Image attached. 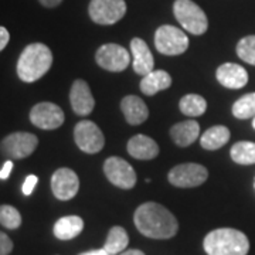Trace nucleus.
<instances>
[{"instance_id": "obj_1", "label": "nucleus", "mask_w": 255, "mask_h": 255, "mask_svg": "<svg viewBox=\"0 0 255 255\" xmlns=\"http://www.w3.org/2000/svg\"><path fill=\"white\" fill-rule=\"evenodd\" d=\"M135 226L140 234L155 240H167L176 236L179 223L164 206L153 201L140 204L133 216Z\"/></svg>"}, {"instance_id": "obj_2", "label": "nucleus", "mask_w": 255, "mask_h": 255, "mask_svg": "<svg viewBox=\"0 0 255 255\" xmlns=\"http://www.w3.org/2000/svg\"><path fill=\"white\" fill-rule=\"evenodd\" d=\"M53 64V53L43 43L28 44L17 61V75L21 81L34 82L40 80Z\"/></svg>"}, {"instance_id": "obj_3", "label": "nucleus", "mask_w": 255, "mask_h": 255, "mask_svg": "<svg viewBox=\"0 0 255 255\" xmlns=\"http://www.w3.org/2000/svg\"><path fill=\"white\" fill-rule=\"evenodd\" d=\"M204 251L209 255H247L250 241L244 233L234 228H217L204 238Z\"/></svg>"}, {"instance_id": "obj_4", "label": "nucleus", "mask_w": 255, "mask_h": 255, "mask_svg": "<svg viewBox=\"0 0 255 255\" xmlns=\"http://www.w3.org/2000/svg\"><path fill=\"white\" fill-rule=\"evenodd\" d=\"M174 17L186 31L201 36L209 28V20L199 4L191 0H176L173 4Z\"/></svg>"}, {"instance_id": "obj_5", "label": "nucleus", "mask_w": 255, "mask_h": 255, "mask_svg": "<svg viewBox=\"0 0 255 255\" xmlns=\"http://www.w3.org/2000/svg\"><path fill=\"white\" fill-rule=\"evenodd\" d=\"M156 50L164 55H180L189 48L186 33L174 26H160L155 33Z\"/></svg>"}, {"instance_id": "obj_6", "label": "nucleus", "mask_w": 255, "mask_h": 255, "mask_svg": "<svg viewBox=\"0 0 255 255\" xmlns=\"http://www.w3.org/2000/svg\"><path fill=\"white\" fill-rule=\"evenodd\" d=\"M74 140L85 153H98L105 146V136L92 121H81L74 128Z\"/></svg>"}, {"instance_id": "obj_7", "label": "nucleus", "mask_w": 255, "mask_h": 255, "mask_svg": "<svg viewBox=\"0 0 255 255\" xmlns=\"http://www.w3.org/2000/svg\"><path fill=\"white\" fill-rule=\"evenodd\" d=\"M170 184L182 189L197 187L209 179V170L199 163H182L174 166L167 176Z\"/></svg>"}, {"instance_id": "obj_8", "label": "nucleus", "mask_w": 255, "mask_h": 255, "mask_svg": "<svg viewBox=\"0 0 255 255\" xmlns=\"http://www.w3.org/2000/svg\"><path fill=\"white\" fill-rule=\"evenodd\" d=\"M38 139L28 132L10 133L0 142V152L10 159H24L34 153Z\"/></svg>"}, {"instance_id": "obj_9", "label": "nucleus", "mask_w": 255, "mask_h": 255, "mask_svg": "<svg viewBox=\"0 0 255 255\" xmlns=\"http://www.w3.org/2000/svg\"><path fill=\"white\" fill-rule=\"evenodd\" d=\"M90 17L101 26H111L118 23L127 13L125 0H91Z\"/></svg>"}, {"instance_id": "obj_10", "label": "nucleus", "mask_w": 255, "mask_h": 255, "mask_svg": "<svg viewBox=\"0 0 255 255\" xmlns=\"http://www.w3.org/2000/svg\"><path fill=\"white\" fill-rule=\"evenodd\" d=\"M104 173L107 179L119 189L129 190L136 184V173L133 167L122 157H108L104 163Z\"/></svg>"}, {"instance_id": "obj_11", "label": "nucleus", "mask_w": 255, "mask_h": 255, "mask_svg": "<svg viewBox=\"0 0 255 255\" xmlns=\"http://www.w3.org/2000/svg\"><path fill=\"white\" fill-rule=\"evenodd\" d=\"M95 60L101 68L111 73H121L127 70L128 65L130 64V55L127 51V48L119 44L110 43L98 48Z\"/></svg>"}, {"instance_id": "obj_12", "label": "nucleus", "mask_w": 255, "mask_h": 255, "mask_svg": "<svg viewBox=\"0 0 255 255\" xmlns=\"http://www.w3.org/2000/svg\"><path fill=\"white\" fill-rule=\"evenodd\" d=\"M64 119L65 117L63 110L53 102H40L30 111L31 124L44 130H53L60 128L64 124Z\"/></svg>"}, {"instance_id": "obj_13", "label": "nucleus", "mask_w": 255, "mask_h": 255, "mask_svg": "<svg viewBox=\"0 0 255 255\" xmlns=\"http://www.w3.org/2000/svg\"><path fill=\"white\" fill-rule=\"evenodd\" d=\"M78 189L80 179L74 170L68 167H61L55 170L51 177V190L58 200H71L78 193Z\"/></svg>"}, {"instance_id": "obj_14", "label": "nucleus", "mask_w": 255, "mask_h": 255, "mask_svg": "<svg viewBox=\"0 0 255 255\" xmlns=\"http://www.w3.org/2000/svg\"><path fill=\"white\" fill-rule=\"evenodd\" d=\"M70 102H71L74 112L80 117H87L94 111L95 100L92 97L90 85L84 80L74 81L71 91H70Z\"/></svg>"}, {"instance_id": "obj_15", "label": "nucleus", "mask_w": 255, "mask_h": 255, "mask_svg": "<svg viewBox=\"0 0 255 255\" xmlns=\"http://www.w3.org/2000/svg\"><path fill=\"white\" fill-rule=\"evenodd\" d=\"M130 53H132V67L135 70V73L140 75L152 73L153 67H155V60L153 55L150 53L149 47L145 41L139 37L132 38L130 41Z\"/></svg>"}, {"instance_id": "obj_16", "label": "nucleus", "mask_w": 255, "mask_h": 255, "mask_svg": "<svg viewBox=\"0 0 255 255\" xmlns=\"http://www.w3.org/2000/svg\"><path fill=\"white\" fill-rule=\"evenodd\" d=\"M217 80L226 88L240 90L247 85L248 73L244 67H241L238 64L226 63L217 68Z\"/></svg>"}, {"instance_id": "obj_17", "label": "nucleus", "mask_w": 255, "mask_h": 255, "mask_svg": "<svg viewBox=\"0 0 255 255\" xmlns=\"http://www.w3.org/2000/svg\"><path fill=\"white\" fill-rule=\"evenodd\" d=\"M128 153L139 160H150L159 155V146L152 137L135 135L128 142Z\"/></svg>"}, {"instance_id": "obj_18", "label": "nucleus", "mask_w": 255, "mask_h": 255, "mask_svg": "<svg viewBox=\"0 0 255 255\" xmlns=\"http://www.w3.org/2000/svg\"><path fill=\"white\" fill-rule=\"evenodd\" d=\"M121 110L129 125H140L149 117V110L143 100L135 95H128L121 102Z\"/></svg>"}, {"instance_id": "obj_19", "label": "nucleus", "mask_w": 255, "mask_h": 255, "mask_svg": "<svg viewBox=\"0 0 255 255\" xmlns=\"http://www.w3.org/2000/svg\"><path fill=\"white\" fill-rule=\"evenodd\" d=\"M199 135H200V125L193 119L179 122L170 129V136L174 140V143L180 147L190 146L193 142L197 140Z\"/></svg>"}, {"instance_id": "obj_20", "label": "nucleus", "mask_w": 255, "mask_h": 255, "mask_svg": "<svg viewBox=\"0 0 255 255\" xmlns=\"http://www.w3.org/2000/svg\"><path fill=\"white\" fill-rule=\"evenodd\" d=\"M172 85V77L163 70H153L152 73L143 75L140 81V91L145 95H155L159 91L167 90Z\"/></svg>"}, {"instance_id": "obj_21", "label": "nucleus", "mask_w": 255, "mask_h": 255, "mask_svg": "<svg viewBox=\"0 0 255 255\" xmlns=\"http://www.w3.org/2000/svg\"><path fill=\"white\" fill-rule=\"evenodd\" d=\"M84 230V220L78 216H65L54 224V236L58 240L68 241L80 236Z\"/></svg>"}, {"instance_id": "obj_22", "label": "nucleus", "mask_w": 255, "mask_h": 255, "mask_svg": "<svg viewBox=\"0 0 255 255\" xmlns=\"http://www.w3.org/2000/svg\"><path fill=\"white\" fill-rule=\"evenodd\" d=\"M230 130L228 128L223 125L209 128L200 137L201 147H204L206 150H217L220 147L227 143L230 140Z\"/></svg>"}, {"instance_id": "obj_23", "label": "nucleus", "mask_w": 255, "mask_h": 255, "mask_svg": "<svg viewBox=\"0 0 255 255\" xmlns=\"http://www.w3.org/2000/svg\"><path fill=\"white\" fill-rule=\"evenodd\" d=\"M128 244H129V237L125 228L115 226L111 228L108 233L107 241L104 244V250L110 255H118L127 250Z\"/></svg>"}, {"instance_id": "obj_24", "label": "nucleus", "mask_w": 255, "mask_h": 255, "mask_svg": "<svg viewBox=\"0 0 255 255\" xmlns=\"http://www.w3.org/2000/svg\"><path fill=\"white\" fill-rule=\"evenodd\" d=\"M179 107H180V111L186 117L196 118V117H200V115H203L206 112V110H207V101L204 100L201 95L189 94V95H184L180 100Z\"/></svg>"}, {"instance_id": "obj_25", "label": "nucleus", "mask_w": 255, "mask_h": 255, "mask_svg": "<svg viewBox=\"0 0 255 255\" xmlns=\"http://www.w3.org/2000/svg\"><path fill=\"white\" fill-rule=\"evenodd\" d=\"M231 159L238 164H254L255 163V143L248 140H241L234 143L230 150Z\"/></svg>"}, {"instance_id": "obj_26", "label": "nucleus", "mask_w": 255, "mask_h": 255, "mask_svg": "<svg viewBox=\"0 0 255 255\" xmlns=\"http://www.w3.org/2000/svg\"><path fill=\"white\" fill-rule=\"evenodd\" d=\"M233 115L237 119H250L255 117V92L246 94L233 105Z\"/></svg>"}, {"instance_id": "obj_27", "label": "nucleus", "mask_w": 255, "mask_h": 255, "mask_svg": "<svg viewBox=\"0 0 255 255\" xmlns=\"http://www.w3.org/2000/svg\"><path fill=\"white\" fill-rule=\"evenodd\" d=\"M0 224L9 230H16L21 226V216L13 206H0Z\"/></svg>"}, {"instance_id": "obj_28", "label": "nucleus", "mask_w": 255, "mask_h": 255, "mask_svg": "<svg viewBox=\"0 0 255 255\" xmlns=\"http://www.w3.org/2000/svg\"><path fill=\"white\" fill-rule=\"evenodd\" d=\"M237 55L243 61L255 65V36H247L238 41Z\"/></svg>"}, {"instance_id": "obj_29", "label": "nucleus", "mask_w": 255, "mask_h": 255, "mask_svg": "<svg viewBox=\"0 0 255 255\" xmlns=\"http://www.w3.org/2000/svg\"><path fill=\"white\" fill-rule=\"evenodd\" d=\"M37 182H38V177H37L36 174H28L24 183H23V187H21L23 194L24 196H30L34 191V189H36Z\"/></svg>"}, {"instance_id": "obj_30", "label": "nucleus", "mask_w": 255, "mask_h": 255, "mask_svg": "<svg viewBox=\"0 0 255 255\" xmlns=\"http://www.w3.org/2000/svg\"><path fill=\"white\" fill-rule=\"evenodd\" d=\"M13 251V243L7 234L0 231V255H9Z\"/></svg>"}, {"instance_id": "obj_31", "label": "nucleus", "mask_w": 255, "mask_h": 255, "mask_svg": "<svg viewBox=\"0 0 255 255\" xmlns=\"http://www.w3.org/2000/svg\"><path fill=\"white\" fill-rule=\"evenodd\" d=\"M11 170H13V162H11V160H7L6 163L3 164V167L0 169V180L9 179Z\"/></svg>"}, {"instance_id": "obj_32", "label": "nucleus", "mask_w": 255, "mask_h": 255, "mask_svg": "<svg viewBox=\"0 0 255 255\" xmlns=\"http://www.w3.org/2000/svg\"><path fill=\"white\" fill-rule=\"evenodd\" d=\"M9 40H10V34H9V31H7V28L1 27V26H0V51L9 44Z\"/></svg>"}, {"instance_id": "obj_33", "label": "nucleus", "mask_w": 255, "mask_h": 255, "mask_svg": "<svg viewBox=\"0 0 255 255\" xmlns=\"http://www.w3.org/2000/svg\"><path fill=\"white\" fill-rule=\"evenodd\" d=\"M44 7H57L63 0H38Z\"/></svg>"}, {"instance_id": "obj_34", "label": "nucleus", "mask_w": 255, "mask_h": 255, "mask_svg": "<svg viewBox=\"0 0 255 255\" xmlns=\"http://www.w3.org/2000/svg\"><path fill=\"white\" fill-rule=\"evenodd\" d=\"M80 255H110L104 248H100V250H91V251H87V253H82Z\"/></svg>"}, {"instance_id": "obj_35", "label": "nucleus", "mask_w": 255, "mask_h": 255, "mask_svg": "<svg viewBox=\"0 0 255 255\" xmlns=\"http://www.w3.org/2000/svg\"><path fill=\"white\" fill-rule=\"evenodd\" d=\"M119 255H145L142 251H139V250H127V251H124V253H121Z\"/></svg>"}, {"instance_id": "obj_36", "label": "nucleus", "mask_w": 255, "mask_h": 255, "mask_svg": "<svg viewBox=\"0 0 255 255\" xmlns=\"http://www.w3.org/2000/svg\"><path fill=\"white\" fill-rule=\"evenodd\" d=\"M253 128L255 129V117H254V119H253Z\"/></svg>"}, {"instance_id": "obj_37", "label": "nucleus", "mask_w": 255, "mask_h": 255, "mask_svg": "<svg viewBox=\"0 0 255 255\" xmlns=\"http://www.w3.org/2000/svg\"><path fill=\"white\" fill-rule=\"evenodd\" d=\"M254 187H255V180H254Z\"/></svg>"}]
</instances>
